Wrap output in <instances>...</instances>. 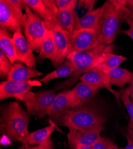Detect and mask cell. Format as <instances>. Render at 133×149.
Here are the masks:
<instances>
[{
	"label": "cell",
	"instance_id": "ffe728a7",
	"mask_svg": "<svg viewBox=\"0 0 133 149\" xmlns=\"http://www.w3.org/2000/svg\"><path fill=\"white\" fill-rule=\"evenodd\" d=\"M0 48L12 64L18 60L13 36H11L9 32L4 29H0Z\"/></svg>",
	"mask_w": 133,
	"mask_h": 149
},
{
	"label": "cell",
	"instance_id": "4dcf8cb0",
	"mask_svg": "<svg viewBox=\"0 0 133 149\" xmlns=\"http://www.w3.org/2000/svg\"><path fill=\"white\" fill-rule=\"evenodd\" d=\"M124 20L128 24L130 28L127 30L121 31V33L128 35L133 40V15L132 14L131 11L126 15Z\"/></svg>",
	"mask_w": 133,
	"mask_h": 149
},
{
	"label": "cell",
	"instance_id": "ba28073f",
	"mask_svg": "<svg viewBox=\"0 0 133 149\" xmlns=\"http://www.w3.org/2000/svg\"><path fill=\"white\" fill-rule=\"evenodd\" d=\"M45 24L46 28L52 31L53 33L56 46V58L52 65L57 68L64 63L67 58L70 34L56 24L45 22Z\"/></svg>",
	"mask_w": 133,
	"mask_h": 149
},
{
	"label": "cell",
	"instance_id": "9c48e42d",
	"mask_svg": "<svg viewBox=\"0 0 133 149\" xmlns=\"http://www.w3.org/2000/svg\"><path fill=\"white\" fill-rule=\"evenodd\" d=\"M40 80H28L24 81H15L7 80L0 84V99L14 97L16 99L30 91L35 86H41Z\"/></svg>",
	"mask_w": 133,
	"mask_h": 149
},
{
	"label": "cell",
	"instance_id": "e575fe53",
	"mask_svg": "<svg viewBox=\"0 0 133 149\" xmlns=\"http://www.w3.org/2000/svg\"><path fill=\"white\" fill-rule=\"evenodd\" d=\"M125 136L127 140V145L124 147H118L117 149H133V141L128 136L125 135Z\"/></svg>",
	"mask_w": 133,
	"mask_h": 149
},
{
	"label": "cell",
	"instance_id": "5bb4252c",
	"mask_svg": "<svg viewBox=\"0 0 133 149\" xmlns=\"http://www.w3.org/2000/svg\"><path fill=\"white\" fill-rule=\"evenodd\" d=\"M72 108L71 91H63L56 95L47 115L53 121L57 123L62 115Z\"/></svg>",
	"mask_w": 133,
	"mask_h": 149
},
{
	"label": "cell",
	"instance_id": "8d00e7d4",
	"mask_svg": "<svg viewBox=\"0 0 133 149\" xmlns=\"http://www.w3.org/2000/svg\"><path fill=\"white\" fill-rule=\"evenodd\" d=\"M128 89L130 91V97L132 102L133 103V81L130 84V86H128Z\"/></svg>",
	"mask_w": 133,
	"mask_h": 149
},
{
	"label": "cell",
	"instance_id": "7a4b0ae2",
	"mask_svg": "<svg viewBox=\"0 0 133 149\" xmlns=\"http://www.w3.org/2000/svg\"><path fill=\"white\" fill-rule=\"evenodd\" d=\"M115 45L101 44L98 47L90 50L73 52L68 54L67 58L73 63L75 70L69 79L59 84L56 90H62L70 87L83 74L95 68L104 61L107 56L114 50Z\"/></svg>",
	"mask_w": 133,
	"mask_h": 149
},
{
	"label": "cell",
	"instance_id": "f35d334b",
	"mask_svg": "<svg viewBox=\"0 0 133 149\" xmlns=\"http://www.w3.org/2000/svg\"><path fill=\"white\" fill-rule=\"evenodd\" d=\"M127 4L133 15V0H127Z\"/></svg>",
	"mask_w": 133,
	"mask_h": 149
},
{
	"label": "cell",
	"instance_id": "d6986e66",
	"mask_svg": "<svg viewBox=\"0 0 133 149\" xmlns=\"http://www.w3.org/2000/svg\"><path fill=\"white\" fill-rule=\"evenodd\" d=\"M55 58L56 46L53 33L52 31L47 28L37 60L42 61L45 59H49L53 63Z\"/></svg>",
	"mask_w": 133,
	"mask_h": 149
},
{
	"label": "cell",
	"instance_id": "7402d4cb",
	"mask_svg": "<svg viewBox=\"0 0 133 149\" xmlns=\"http://www.w3.org/2000/svg\"><path fill=\"white\" fill-rule=\"evenodd\" d=\"M75 70L73 63L68 58L66 59L64 63L55 70L47 74L46 75L40 80L41 82L47 84L50 81L56 78H62L70 77Z\"/></svg>",
	"mask_w": 133,
	"mask_h": 149
},
{
	"label": "cell",
	"instance_id": "6da1fadb",
	"mask_svg": "<svg viewBox=\"0 0 133 149\" xmlns=\"http://www.w3.org/2000/svg\"><path fill=\"white\" fill-rule=\"evenodd\" d=\"M103 5V13L96 28L97 38L100 44L111 45L120 31L121 21L131 11L127 1L109 0Z\"/></svg>",
	"mask_w": 133,
	"mask_h": 149
},
{
	"label": "cell",
	"instance_id": "52a82bcc",
	"mask_svg": "<svg viewBox=\"0 0 133 149\" xmlns=\"http://www.w3.org/2000/svg\"><path fill=\"white\" fill-rule=\"evenodd\" d=\"M100 45L97 38L95 29H82L69 36L68 54L90 50Z\"/></svg>",
	"mask_w": 133,
	"mask_h": 149
},
{
	"label": "cell",
	"instance_id": "d6a6232c",
	"mask_svg": "<svg viewBox=\"0 0 133 149\" xmlns=\"http://www.w3.org/2000/svg\"><path fill=\"white\" fill-rule=\"evenodd\" d=\"M29 149H54V146L51 136L39 145L29 147Z\"/></svg>",
	"mask_w": 133,
	"mask_h": 149
},
{
	"label": "cell",
	"instance_id": "cb8c5ba5",
	"mask_svg": "<svg viewBox=\"0 0 133 149\" xmlns=\"http://www.w3.org/2000/svg\"><path fill=\"white\" fill-rule=\"evenodd\" d=\"M24 1L35 15L45 22H50L53 20L52 13L44 4L42 0H24Z\"/></svg>",
	"mask_w": 133,
	"mask_h": 149
},
{
	"label": "cell",
	"instance_id": "d590c367",
	"mask_svg": "<svg viewBox=\"0 0 133 149\" xmlns=\"http://www.w3.org/2000/svg\"><path fill=\"white\" fill-rule=\"evenodd\" d=\"M125 135L128 136L129 138H130L133 141V128H127V134Z\"/></svg>",
	"mask_w": 133,
	"mask_h": 149
},
{
	"label": "cell",
	"instance_id": "7c38bea8",
	"mask_svg": "<svg viewBox=\"0 0 133 149\" xmlns=\"http://www.w3.org/2000/svg\"><path fill=\"white\" fill-rule=\"evenodd\" d=\"M80 81L93 85L98 88H105L109 91L116 98L118 102L120 100V93L111 87V84L108 74L97 69H93L84 73L79 79Z\"/></svg>",
	"mask_w": 133,
	"mask_h": 149
},
{
	"label": "cell",
	"instance_id": "4fadbf2b",
	"mask_svg": "<svg viewBox=\"0 0 133 149\" xmlns=\"http://www.w3.org/2000/svg\"><path fill=\"white\" fill-rule=\"evenodd\" d=\"M99 90V88L84 82L77 83L75 87L70 90L72 108L89 103Z\"/></svg>",
	"mask_w": 133,
	"mask_h": 149
},
{
	"label": "cell",
	"instance_id": "8fae6325",
	"mask_svg": "<svg viewBox=\"0 0 133 149\" xmlns=\"http://www.w3.org/2000/svg\"><path fill=\"white\" fill-rule=\"evenodd\" d=\"M13 39L18 60L23 62L28 67L35 68L37 58L34 56L32 49L26 37L23 35L20 28L18 29L13 33Z\"/></svg>",
	"mask_w": 133,
	"mask_h": 149
},
{
	"label": "cell",
	"instance_id": "5b68a950",
	"mask_svg": "<svg viewBox=\"0 0 133 149\" xmlns=\"http://www.w3.org/2000/svg\"><path fill=\"white\" fill-rule=\"evenodd\" d=\"M56 96L53 90L38 93L30 91L20 96L18 100L25 103L28 113L30 116H35L42 119L47 115Z\"/></svg>",
	"mask_w": 133,
	"mask_h": 149
},
{
	"label": "cell",
	"instance_id": "1f68e13d",
	"mask_svg": "<svg viewBox=\"0 0 133 149\" xmlns=\"http://www.w3.org/2000/svg\"><path fill=\"white\" fill-rule=\"evenodd\" d=\"M42 1L48 10L50 11L53 16L54 17L56 16L58 11V7L56 4V0H42Z\"/></svg>",
	"mask_w": 133,
	"mask_h": 149
},
{
	"label": "cell",
	"instance_id": "e0dca14e",
	"mask_svg": "<svg viewBox=\"0 0 133 149\" xmlns=\"http://www.w3.org/2000/svg\"><path fill=\"white\" fill-rule=\"evenodd\" d=\"M43 73L40 72L35 68L26 67L20 63H15L12 65L7 78L9 81H24L39 77Z\"/></svg>",
	"mask_w": 133,
	"mask_h": 149
},
{
	"label": "cell",
	"instance_id": "3957f363",
	"mask_svg": "<svg viewBox=\"0 0 133 149\" xmlns=\"http://www.w3.org/2000/svg\"><path fill=\"white\" fill-rule=\"evenodd\" d=\"M29 119L30 115L23 109L19 102H11L4 107L2 112L1 131L10 139L25 144L30 134Z\"/></svg>",
	"mask_w": 133,
	"mask_h": 149
},
{
	"label": "cell",
	"instance_id": "d4e9b609",
	"mask_svg": "<svg viewBox=\"0 0 133 149\" xmlns=\"http://www.w3.org/2000/svg\"><path fill=\"white\" fill-rule=\"evenodd\" d=\"M127 59V57L124 56L116 55L111 53L107 56L104 61L97 66L96 68L107 73L110 70L119 67L123 62Z\"/></svg>",
	"mask_w": 133,
	"mask_h": 149
},
{
	"label": "cell",
	"instance_id": "ab89813d",
	"mask_svg": "<svg viewBox=\"0 0 133 149\" xmlns=\"http://www.w3.org/2000/svg\"><path fill=\"white\" fill-rule=\"evenodd\" d=\"M29 146L26 145V144H23L22 146L21 147H20L18 149H29V147H28Z\"/></svg>",
	"mask_w": 133,
	"mask_h": 149
},
{
	"label": "cell",
	"instance_id": "836d02e7",
	"mask_svg": "<svg viewBox=\"0 0 133 149\" xmlns=\"http://www.w3.org/2000/svg\"><path fill=\"white\" fill-rule=\"evenodd\" d=\"M79 5L88 10V11H90L94 10V7L97 2V1L94 0H81L79 1Z\"/></svg>",
	"mask_w": 133,
	"mask_h": 149
},
{
	"label": "cell",
	"instance_id": "f546056e",
	"mask_svg": "<svg viewBox=\"0 0 133 149\" xmlns=\"http://www.w3.org/2000/svg\"><path fill=\"white\" fill-rule=\"evenodd\" d=\"M78 1L77 0H56V4L58 11L69 8H76Z\"/></svg>",
	"mask_w": 133,
	"mask_h": 149
},
{
	"label": "cell",
	"instance_id": "603a6c76",
	"mask_svg": "<svg viewBox=\"0 0 133 149\" xmlns=\"http://www.w3.org/2000/svg\"><path fill=\"white\" fill-rule=\"evenodd\" d=\"M54 129V125L52 123L47 127L30 133L28 136L25 144L28 146L40 144L47 139L50 137Z\"/></svg>",
	"mask_w": 133,
	"mask_h": 149
},
{
	"label": "cell",
	"instance_id": "2e32d148",
	"mask_svg": "<svg viewBox=\"0 0 133 149\" xmlns=\"http://www.w3.org/2000/svg\"><path fill=\"white\" fill-rule=\"evenodd\" d=\"M104 8V6L103 5L92 11H88L81 17H79L75 13L73 33L82 29L96 30L103 13Z\"/></svg>",
	"mask_w": 133,
	"mask_h": 149
},
{
	"label": "cell",
	"instance_id": "8992f818",
	"mask_svg": "<svg viewBox=\"0 0 133 149\" xmlns=\"http://www.w3.org/2000/svg\"><path fill=\"white\" fill-rule=\"evenodd\" d=\"M25 22L24 33L33 52H40L46 31L44 21L35 15L26 5L25 8Z\"/></svg>",
	"mask_w": 133,
	"mask_h": 149
},
{
	"label": "cell",
	"instance_id": "74e56055",
	"mask_svg": "<svg viewBox=\"0 0 133 149\" xmlns=\"http://www.w3.org/2000/svg\"><path fill=\"white\" fill-rule=\"evenodd\" d=\"M74 149H93L92 147L91 146H84V145H77L76 146Z\"/></svg>",
	"mask_w": 133,
	"mask_h": 149
},
{
	"label": "cell",
	"instance_id": "ac0fdd59",
	"mask_svg": "<svg viewBox=\"0 0 133 149\" xmlns=\"http://www.w3.org/2000/svg\"><path fill=\"white\" fill-rule=\"evenodd\" d=\"M75 8L71 7L58 11V13L50 22L60 26L62 29L66 31L70 35L74 32V20L75 16Z\"/></svg>",
	"mask_w": 133,
	"mask_h": 149
},
{
	"label": "cell",
	"instance_id": "30bf717a",
	"mask_svg": "<svg viewBox=\"0 0 133 149\" xmlns=\"http://www.w3.org/2000/svg\"><path fill=\"white\" fill-rule=\"evenodd\" d=\"M104 129V126L81 130L69 128V131L67 134L68 144L72 149L79 144L92 147L99 139Z\"/></svg>",
	"mask_w": 133,
	"mask_h": 149
},
{
	"label": "cell",
	"instance_id": "83f0119b",
	"mask_svg": "<svg viewBox=\"0 0 133 149\" xmlns=\"http://www.w3.org/2000/svg\"><path fill=\"white\" fill-rule=\"evenodd\" d=\"M92 147L93 149H117L119 147L109 138L100 136Z\"/></svg>",
	"mask_w": 133,
	"mask_h": 149
},
{
	"label": "cell",
	"instance_id": "277c9868",
	"mask_svg": "<svg viewBox=\"0 0 133 149\" xmlns=\"http://www.w3.org/2000/svg\"><path fill=\"white\" fill-rule=\"evenodd\" d=\"M88 103L69 110L59 119L57 123L76 130L104 126L107 120L105 116L98 108Z\"/></svg>",
	"mask_w": 133,
	"mask_h": 149
},
{
	"label": "cell",
	"instance_id": "f1b7e54d",
	"mask_svg": "<svg viewBox=\"0 0 133 149\" xmlns=\"http://www.w3.org/2000/svg\"><path fill=\"white\" fill-rule=\"evenodd\" d=\"M12 64L7 57L0 50V76L1 78L7 77L12 66Z\"/></svg>",
	"mask_w": 133,
	"mask_h": 149
},
{
	"label": "cell",
	"instance_id": "44dd1931",
	"mask_svg": "<svg viewBox=\"0 0 133 149\" xmlns=\"http://www.w3.org/2000/svg\"><path fill=\"white\" fill-rule=\"evenodd\" d=\"M111 85L124 88L127 84H131L133 81V72L127 69L116 68L107 73Z\"/></svg>",
	"mask_w": 133,
	"mask_h": 149
},
{
	"label": "cell",
	"instance_id": "4316f807",
	"mask_svg": "<svg viewBox=\"0 0 133 149\" xmlns=\"http://www.w3.org/2000/svg\"><path fill=\"white\" fill-rule=\"evenodd\" d=\"M8 1L19 20L22 30H24L25 22V14L23 13V10H25L26 4L24 1V0H8Z\"/></svg>",
	"mask_w": 133,
	"mask_h": 149
},
{
	"label": "cell",
	"instance_id": "9a60e30c",
	"mask_svg": "<svg viewBox=\"0 0 133 149\" xmlns=\"http://www.w3.org/2000/svg\"><path fill=\"white\" fill-rule=\"evenodd\" d=\"M20 28L19 20L12 9L8 0L0 1V29H4L13 33Z\"/></svg>",
	"mask_w": 133,
	"mask_h": 149
},
{
	"label": "cell",
	"instance_id": "484cf974",
	"mask_svg": "<svg viewBox=\"0 0 133 149\" xmlns=\"http://www.w3.org/2000/svg\"><path fill=\"white\" fill-rule=\"evenodd\" d=\"M120 100L124 104L130 117V122L128 127L133 128V103L130 97V91L128 88H123L120 90Z\"/></svg>",
	"mask_w": 133,
	"mask_h": 149
}]
</instances>
